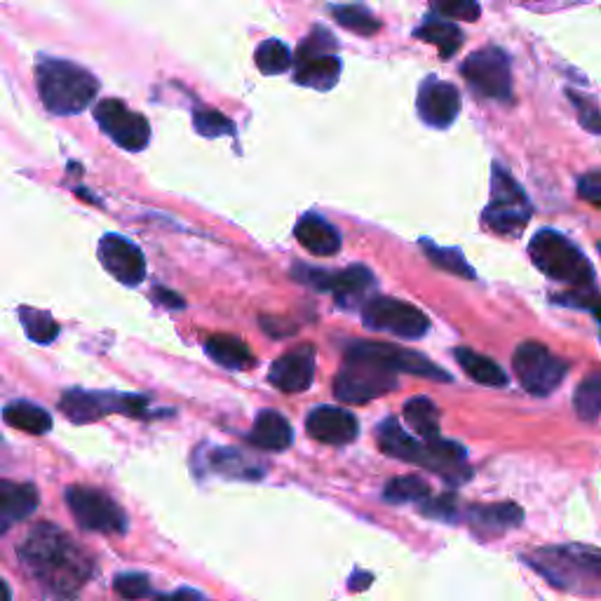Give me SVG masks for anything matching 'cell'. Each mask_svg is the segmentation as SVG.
<instances>
[{"instance_id": "1", "label": "cell", "mask_w": 601, "mask_h": 601, "mask_svg": "<svg viewBox=\"0 0 601 601\" xmlns=\"http://www.w3.org/2000/svg\"><path fill=\"white\" fill-rule=\"evenodd\" d=\"M20 557L45 588L57 594L81 590L93 574V562L87 560V554L54 524H38L22 543Z\"/></svg>"}, {"instance_id": "2", "label": "cell", "mask_w": 601, "mask_h": 601, "mask_svg": "<svg viewBox=\"0 0 601 601\" xmlns=\"http://www.w3.org/2000/svg\"><path fill=\"white\" fill-rule=\"evenodd\" d=\"M36 83L45 109L54 115L85 111L99 93V81L93 73L64 59H42L36 66Z\"/></svg>"}, {"instance_id": "3", "label": "cell", "mask_w": 601, "mask_h": 601, "mask_svg": "<svg viewBox=\"0 0 601 601\" xmlns=\"http://www.w3.org/2000/svg\"><path fill=\"white\" fill-rule=\"evenodd\" d=\"M531 566L552 585L578 594H601V550L590 545H568L540 550Z\"/></svg>"}, {"instance_id": "4", "label": "cell", "mask_w": 601, "mask_h": 601, "mask_svg": "<svg viewBox=\"0 0 601 601\" xmlns=\"http://www.w3.org/2000/svg\"><path fill=\"white\" fill-rule=\"evenodd\" d=\"M529 254L540 273L554 282L571 284L576 290L590 287L594 282V268L590 259L557 231H538L529 243Z\"/></svg>"}, {"instance_id": "5", "label": "cell", "mask_w": 601, "mask_h": 601, "mask_svg": "<svg viewBox=\"0 0 601 601\" xmlns=\"http://www.w3.org/2000/svg\"><path fill=\"white\" fill-rule=\"evenodd\" d=\"M529 221L531 203L526 198V193L517 186L513 176L501 170L499 164H493L491 203L482 214L485 229L505 237H519Z\"/></svg>"}, {"instance_id": "6", "label": "cell", "mask_w": 601, "mask_h": 601, "mask_svg": "<svg viewBox=\"0 0 601 601\" xmlns=\"http://www.w3.org/2000/svg\"><path fill=\"white\" fill-rule=\"evenodd\" d=\"M397 388V373L373 359L345 353V363L334 379V395L345 404H365Z\"/></svg>"}, {"instance_id": "7", "label": "cell", "mask_w": 601, "mask_h": 601, "mask_svg": "<svg viewBox=\"0 0 601 601\" xmlns=\"http://www.w3.org/2000/svg\"><path fill=\"white\" fill-rule=\"evenodd\" d=\"M336 38L322 26L298 45L294 57V81L312 89H332L341 78V59L334 54Z\"/></svg>"}, {"instance_id": "8", "label": "cell", "mask_w": 601, "mask_h": 601, "mask_svg": "<svg viewBox=\"0 0 601 601\" xmlns=\"http://www.w3.org/2000/svg\"><path fill=\"white\" fill-rule=\"evenodd\" d=\"M513 369L524 390H529L531 395L543 397L560 388L568 371V365L562 357L554 355L548 345L526 341L515 351Z\"/></svg>"}, {"instance_id": "9", "label": "cell", "mask_w": 601, "mask_h": 601, "mask_svg": "<svg viewBox=\"0 0 601 601\" xmlns=\"http://www.w3.org/2000/svg\"><path fill=\"white\" fill-rule=\"evenodd\" d=\"M66 503L73 519L85 531L97 533H125L127 515L123 513L111 495L93 487H71L66 491Z\"/></svg>"}, {"instance_id": "10", "label": "cell", "mask_w": 601, "mask_h": 601, "mask_svg": "<svg viewBox=\"0 0 601 601\" xmlns=\"http://www.w3.org/2000/svg\"><path fill=\"white\" fill-rule=\"evenodd\" d=\"M461 73L477 95L499 101L513 99V69H510V57L503 50L482 48L473 52L463 62Z\"/></svg>"}, {"instance_id": "11", "label": "cell", "mask_w": 601, "mask_h": 601, "mask_svg": "<svg viewBox=\"0 0 601 601\" xmlns=\"http://www.w3.org/2000/svg\"><path fill=\"white\" fill-rule=\"evenodd\" d=\"M363 322L373 332H388L400 339H420L430 329V320L424 310L390 296H376L367 300L363 308Z\"/></svg>"}, {"instance_id": "12", "label": "cell", "mask_w": 601, "mask_h": 601, "mask_svg": "<svg viewBox=\"0 0 601 601\" xmlns=\"http://www.w3.org/2000/svg\"><path fill=\"white\" fill-rule=\"evenodd\" d=\"M294 275L315 290L332 292L341 308L357 306L376 284L371 270L365 266H351L345 270H339V273H329V270H320V268L296 266Z\"/></svg>"}, {"instance_id": "13", "label": "cell", "mask_w": 601, "mask_h": 601, "mask_svg": "<svg viewBox=\"0 0 601 601\" xmlns=\"http://www.w3.org/2000/svg\"><path fill=\"white\" fill-rule=\"evenodd\" d=\"M59 407L73 424H93V420L115 412H123L127 416H148L146 397L85 393V390H69L62 402H59Z\"/></svg>"}, {"instance_id": "14", "label": "cell", "mask_w": 601, "mask_h": 601, "mask_svg": "<svg viewBox=\"0 0 601 601\" xmlns=\"http://www.w3.org/2000/svg\"><path fill=\"white\" fill-rule=\"evenodd\" d=\"M345 353H353L359 357L373 359V363L383 365L385 369L395 371V373H412V376H424V379L432 381H451V376L438 367L426 355L407 351V348H397V345L390 343H369V341H357L353 343Z\"/></svg>"}, {"instance_id": "15", "label": "cell", "mask_w": 601, "mask_h": 601, "mask_svg": "<svg viewBox=\"0 0 601 601\" xmlns=\"http://www.w3.org/2000/svg\"><path fill=\"white\" fill-rule=\"evenodd\" d=\"M95 118L109 137L125 150H142L148 146L150 125L139 113L127 109V103L118 99H103L95 107Z\"/></svg>"}, {"instance_id": "16", "label": "cell", "mask_w": 601, "mask_h": 601, "mask_svg": "<svg viewBox=\"0 0 601 601\" xmlns=\"http://www.w3.org/2000/svg\"><path fill=\"white\" fill-rule=\"evenodd\" d=\"M416 109L426 125L434 130H446L461 113L458 87L440 78L424 81L418 89Z\"/></svg>"}, {"instance_id": "17", "label": "cell", "mask_w": 601, "mask_h": 601, "mask_svg": "<svg viewBox=\"0 0 601 601\" xmlns=\"http://www.w3.org/2000/svg\"><path fill=\"white\" fill-rule=\"evenodd\" d=\"M99 261L127 287H137L146 278V259L142 249L120 235H103L99 243Z\"/></svg>"}, {"instance_id": "18", "label": "cell", "mask_w": 601, "mask_h": 601, "mask_svg": "<svg viewBox=\"0 0 601 601\" xmlns=\"http://www.w3.org/2000/svg\"><path fill=\"white\" fill-rule=\"evenodd\" d=\"M270 383L282 393H304L315 379V348L312 345H298V348L278 357L268 373Z\"/></svg>"}, {"instance_id": "19", "label": "cell", "mask_w": 601, "mask_h": 601, "mask_svg": "<svg viewBox=\"0 0 601 601\" xmlns=\"http://www.w3.org/2000/svg\"><path fill=\"white\" fill-rule=\"evenodd\" d=\"M306 428L312 440L332 446H343L357 438L359 426L357 418L339 407H318L312 409L306 418Z\"/></svg>"}, {"instance_id": "20", "label": "cell", "mask_w": 601, "mask_h": 601, "mask_svg": "<svg viewBox=\"0 0 601 601\" xmlns=\"http://www.w3.org/2000/svg\"><path fill=\"white\" fill-rule=\"evenodd\" d=\"M376 438H379V446L383 454L407 461L414 465H420L424 468L426 463V454H428V442H418L414 440L412 434H407L402 430V426L397 424L395 418H385L383 424L376 430Z\"/></svg>"}, {"instance_id": "21", "label": "cell", "mask_w": 601, "mask_h": 601, "mask_svg": "<svg viewBox=\"0 0 601 601\" xmlns=\"http://www.w3.org/2000/svg\"><path fill=\"white\" fill-rule=\"evenodd\" d=\"M38 507V491L34 485H17L0 479V533H5L12 524L34 515Z\"/></svg>"}, {"instance_id": "22", "label": "cell", "mask_w": 601, "mask_h": 601, "mask_svg": "<svg viewBox=\"0 0 601 601\" xmlns=\"http://www.w3.org/2000/svg\"><path fill=\"white\" fill-rule=\"evenodd\" d=\"M296 240L298 245L308 249L315 257H334L341 249V235L332 223L324 221L318 214L300 217L296 223Z\"/></svg>"}, {"instance_id": "23", "label": "cell", "mask_w": 601, "mask_h": 601, "mask_svg": "<svg viewBox=\"0 0 601 601\" xmlns=\"http://www.w3.org/2000/svg\"><path fill=\"white\" fill-rule=\"evenodd\" d=\"M292 440H294V432L287 418L270 409L259 414L257 424H254V430H252L254 444L268 451H284L292 444Z\"/></svg>"}, {"instance_id": "24", "label": "cell", "mask_w": 601, "mask_h": 601, "mask_svg": "<svg viewBox=\"0 0 601 601\" xmlns=\"http://www.w3.org/2000/svg\"><path fill=\"white\" fill-rule=\"evenodd\" d=\"M205 351H207L209 357L214 359L217 365H221L225 369H249L254 365L252 351L235 336L217 334L212 339H207Z\"/></svg>"}, {"instance_id": "25", "label": "cell", "mask_w": 601, "mask_h": 601, "mask_svg": "<svg viewBox=\"0 0 601 601\" xmlns=\"http://www.w3.org/2000/svg\"><path fill=\"white\" fill-rule=\"evenodd\" d=\"M5 424L28 434H45L52 430V416L38 404L32 402H12L3 409Z\"/></svg>"}, {"instance_id": "26", "label": "cell", "mask_w": 601, "mask_h": 601, "mask_svg": "<svg viewBox=\"0 0 601 601\" xmlns=\"http://www.w3.org/2000/svg\"><path fill=\"white\" fill-rule=\"evenodd\" d=\"M456 359L461 369L470 376L473 381L482 383V385H491V388H503L507 383V373L493 363V359L479 355L470 348H456Z\"/></svg>"}, {"instance_id": "27", "label": "cell", "mask_w": 601, "mask_h": 601, "mask_svg": "<svg viewBox=\"0 0 601 601\" xmlns=\"http://www.w3.org/2000/svg\"><path fill=\"white\" fill-rule=\"evenodd\" d=\"M404 418L424 440H440V412L428 397H414L404 404Z\"/></svg>"}, {"instance_id": "28", "label": "cell", "mask_w": 601, "mask_h": 601, "mask_svg": "<svg viewBox=\"0 0 601 601\" xmlns=\"http://www.w3.org/2000/svg\"><path fill=\"white\" fill-rule=\"evenodd\" d=\"M416 38L434 45V48L440 50L442 59L454 57L458 52V48L463 45V34L456 24L451 22H426L424 26L416 28Z\"/></svg>"}, {"instance_id": "29", "label": "cell", "mask_w": 601, "mask_h": 601, "mask_svg": "<svg viewBox=\"0 0 601 601\" xmlns=\"http://www.w3.org/2000/svg\"><path fill=\"white\" fill-rule=\"evenodd\" d=\"M522 522V510L515 503L482 505L473 510V524L477 529H487L489 533L515 529Z\"/></svg>"}, {"instance_id": "30", "label": "cell", "mask_w": 601, "mask_h": 601, "mask_svg": "<svg viewBox=\"0 0 601 601\" xmlns=\"http://www.w3.org/2000/svg\"><path fill=\"white\" fill-rule=\"evenodd\" d=\"M420 247H424L426 257L446 273L458 275L465 280H475V268L465 261V257L461 254V249H451V247H440L430 243V240H420Z\"/></svg>"}, {"instance_id": "31", "label": "cell", "mask_w": 601, "mask_h": 601, "mask_svg": "<svg viewBox=\"0 0 601 601\" xmlns=\"http://www.w3.org/2000/svg\"><path fill=\"white\" fill-rule=\"evenodd\" d=\"M332 14L341 26L359 36H373L381 28V22L363 5H336L332 8Z\"/></svg>"}, {"instance_id": "32", "label": "cell", "mask_w": 601, "mask_h": 601, "mask_svg": "<svg viewBox=\"0 0 601 601\" xmlns=\"http://www.w3.org/2000/svg\"><path fill=\"white\" fill-rule=\"evenodd\" d=\"M20 320L24 324L26 336L36 343H52L59 334V324L50 312L38 310V308H20Z\"/></svg>"}, {"instance_id": "33", "label": "cell", "mask_w": 601, "mask_h": 601, "mask_svg": "<svg viewBox=\"0 0 601 601\" xmlns=\"http://www.w3.org/2000/svg\"><path fill=\"white\" fill-rule=\"evenodd\" d=\"M428 495H430V487L424 482V479L414 475L395 477L393 482H388L385 487V501L390 503H416V501H426Z\"/></svg>"}, {"instance_id": "34", "label": "cell", "mask_w": 601, "mask_h": 601, "mask_svg": "<svg viewBox=\"0 0 601 601\" xmlns=\"http://www.w3.org/2000/svg\"><path fill=\"white\" fill-rule=\"evenodd\" d=\"M574 407L580 418L594 420L601 416V373H592L585 379L574 395Z\"/></svg>"}, {"instance_id": "35", "label": "cell", "mask_w": 601, "mask_h": 601, "mask_svg": "<svg viewBox=\"0 0 601 601\" xmlns=\"http://www.w3.org/2000/svg\"><path fill=\"white\" fill-rule=\"evenodd\" d=\"M257 66L266 75H278L290 71L292 66V54L287 50V45L280 40H266L259 45L257 50Z\"/></svg>"}, {"instance_id": "36", "label": "cell", "mask_w": 601, "mask_h": 601, "mask_svg": "<svg viewBox=\"0 0 601 601\" xmlns=\"http://www.w3.org/2000/svg\"><path fill=\"white\" fill-rule=\"evenodd\" d=\"M214 468L223 475L229 477H237V479H254V477H261L259 473H254L257 468H254L252 463H247L243 458V454L240 451H233V449H221L219 454H214Z\"/></svg>"}, {"instance_id": "37", "label": "cell", "mask_w": 601, "mask_h": 601, "mask_svg": "<svg viewBox=\"0 0 601 601\" xmlns=\"http://www.w3.org/2000/svg\"><path fill=\"white\" fill-rule=\"evenodd\" d=\"M430 3L444 17L458 22H477L482 14L477 0H430Z\"/></svg>"}, {"instance_id": "38", "label": "cell", "mask_w": 601, "mask_h": 601, "mask_svg": "<svg viewBox=\"0 0 601 601\" xmlns=\"http://www.w3.org/2000/svg\"><path fill=\"white\" fill-rule=\"evenodd\" d=\"M113 590L127 601L146 599L150 597V580L142 574H123V576H115Z\"/></svg>"}, {"instance_id": "39", "label": "cell", "mask_w": 601, "mask_h": 601, "mask_svg": "<svg viewBox=\"0 0 601 601\" xmlns=\"http://www.w3.org/2000/svg\"><path fill=\"white\" fill-rule=\"evenodd\" d=\"M195 130L203 137H223V134H233V123L225 115L217 111H198L195 113Z\"/></svg>"}, {"instance_id": "40", "label": "cell", "mask_w": 601, "mask_h": 601, "mask_svg": "<svg viewBox=\"0 0 601 601\" xmlns=\"http://www.w3.org/2000/svg\"><path fill=\"white\" fill-rule=\"evenodd\" d=\"M568 99L574 101L580 125L588 132H592V134H601V109L594 107L592 99L582 97L578 93H568Z\"/></svg>"}, {"instance_id": "41", "label": "cell", "mask_w": 601, "mask_h": 601, "mask_svg": "<svg viewBox=\"0 0 601 601\" xmlns=\"http://www.w3.org/2000/svg\"><path fill=\"white\" fill-rule=\"evenodd\" d=\"M578 195L594 207L601 209V172H590L578 179Z\"/></svg>"}, {"instance_id": "42", "label": "cell", "mask_w": 601, "mask_h": 601, "mask_svg": "<svg viewBox=\"0 0 601 601\" xmlns=\"http://www.w3.org/2000/svg\"><path fill=\"white\" fill-rule=\"evenodd\" d=\"M156 601H203V597L193 590H179L172 594H162Z\"/></svg>"}, {"instance_id": "43", "label": "cell", "mask_w": 601, "mask_h": 601, "mask_svg": "<svg viewBox=\"0 0 601 601\" xmlns=\"http://www.w3.org/2000/svg\"><path fill=\"white\" fill-rule=\"evenodd\" d=\"M156 296L162 300V304H168L170 308H184V298H179L174 296L170 290H156Z\"/></svg>"}, {"instance_id": "44", "label": "cell", "mask_w": 601, "mask_h": 601, "mask_svg": "<svg viewBox=\"0 0 601 601\" xmlns=\"http://www.w3.org/2000/svg\"><path fill=\"white\" fill-rule=\"evenodd\" d=\"M0 601H10V588L3 582V578H0Z\"/></svg>"}, {"instance_id": "45", "label": "cell", "mask_w": 601, "mask_h": 601, "mask_svg": "<svg viewBox=\"0 0 601 601\" xmlns=\"http://www.w3.org/2000/svg\"><path fill=\"white\" fill-rule=\"evenodd\" d=\"M599 252H601V245H599Z\"/></svg>"}]
</instances>
